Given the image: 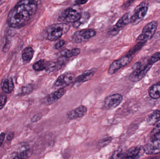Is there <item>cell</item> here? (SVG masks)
<instances>
[{
  "mask_svg": "<svg viewBox=\"0 0 160 159\" xmlns=\"http://www.w3.org/2000/svg\"><path fill=\"white\" fill-rule=\"evenodd\" d=\"M38 7L37 1H19L8 13L7 20L8 26L14 29L23 27L36 13Z\"/></svg>",
  "mask_w": 160,
  "mask_h": 159,
  "instance_id": "6da1fadb",
  "label": "cell"
},
{
  "mask_svg": "<svg viewBox=\"0 0 160 159\" xmlns=\"http://www.w3.org/2000/svg\"><path fill=\"white\" fill-rule=\"evenodd\" d=\"M70 28L69 24L63 22L52 24L45 30V37L49 41H56L68 32Z\"/></svg>",
  "mask_w": 160,
  "mask_h": 159,
  "instance_id": "7a4b0ae2",
  "label": "cell"
},
{
  "mask_svg": "<svg viewBox=\"0 0 160 159\" xmlns=\"http://www.w3.org/2000/svg\"><path fill=\"white\" fill-rule=\"evenodd\" d=\"M82 12L79 6L68 7L62 11L58 19L63 23H74L79 19Z\"/></svg>",
  "mask_w": 160,
  "mask_h": 159,
  "instance_id": "3957f363",
  "label": "cell"
},
{
  "mask_svg": "<svg viewBox=\"0 0 160 159\" xmlns=\"http://www.w3.org/2000/svg\"><path fill=\"white\" fill-rule=\"evenodd\" d=\"M148 7V3L142 2L135 7L133 14L130 17V22L132 25H137L143 20L147 14Z\"/></svg>",
  "mask_w": 160,
  "mask_h": 159,
  "instance_id": "277c9868",
  "label": "cell"
},
{
  "mask_svg": "<svg viewBox=\"0 0 160 159\" xmlns=\"http://www.w3.org/2000/svg\"><path fill=\"white\" fill-rule=\"evenodd\" d=\"M153 64L150 60H148L146 63L142 64L139 68L133 71L130 75L129 79L133 82H138L142 80L150 70Z\"/></svg>",
  "mask_w": 160,
  "mask_h": 159,
  "instance_id": "5b68a950",
  "label": "cell"
},
{
  "mask_svg": "<svg viewBox=\"0 0 160 159\" xmlns=\"http://www.w3.org/2000/svg\"><path fill=\"white\" fill-rule=\"evenodd\" d=\"M158 22L155 21L148 23L144 27L142 34L138 36L136 41L138 42H147L148 40H150L155 35L158 28Z\"/></svg>",
  "mask_w": 160,
  "mask_h": 159,
  "instance_id": "8992f818",
  "label": "cell"
},
{
  "mask_svg": "<svg viewBox=\"0 0 160 159\" xmlns=\"http://www.w3.org/2000/svg\"><path fill=\"white\" fill-rule=\"evenodd\" d=\"M144 151L148 155L158 153L160 151V133L151 135L149 143L144 146Z\"/></svg>",
  "mask_w": 160,
  "mask_h": 159,
  "instance_id": "52a82bcc",
  "label": "cell"
},
{
  "mask_svg": "<svg viewBox=\"0 0 160 159\" xmlns=\"http://www.w3.org/2000/svg\"><path fill=\"white\" fill-rule=\"evenodd\" d=\"M96 31L93 29H83L77 31L72 35L73 42L76 43H81L87 42L96 35Z\"/></svg>",
  "mask_w": 160,
  "mask_h": 159,
  "instance_id": "ba28073f",
  "label": "cell"
},
{
  "mask_svg": "<svg viewBox=\"0 0 160 159\" xmlns=\"http://www.w3.org/2000/svg\"><path fill=\"white\" fill-rule=\"evenodd\" d=\"M75 76L73 73L67 72L60 75L57 78L53 85V87L56 88H64L68 87L75 80Z\"/></svg>",
  "mask_w": 160,
  "mask_h": 159,
  "instance_id": "9c48e42d",
  "label": "cell"
},
{
  "mask_svg": "<svg viewBox=\"0 0 160 159\" xmlns=\"http://www.w3.org/2000/svg\"><path fill=\"white\" fill-rule=\"evenodd\" d=\"M132 57L125 56L121 58L114 61L110 65L108 70L109 74L113 75L117 72L120 69L127 66L132 61Z\"/></svg>",
  "mask_w": 160,
  "mask_h": 159,
  "instance_id": "30bf717a",
  "label": "cell"
},
{
  "mask_svg": "<svg viewBox=\"0 0 160 159\" xmlns=\"http://www.w3.org/2000/svg\"><path fill=\"white\" fill-rule=\"evenodd\" d=\"M123 96L118 93L112 94L105 99L104 108L106 110H112L117 107L123 101Z\"/></svg>",
  "mask_w": 160,
  "mask_h": 159,
  "instance_id": "8fae6325",
  "label": "cell"
},
{
  "mask_svg": "<svg viewBox=\"0 0 160 159\" xmlns=\"http://www.w3.org/2000/svg\"><path fill=\"white\" fill-rule=\"evenodd\" d=\"M130 22V18L128 13L124 14L117 22L116 24L112 27L110 31L111 35H117L119 32L126 25Z\"/></svg>",
  "mask_w": 160,
  "mask_h": 159,
  "instance_id": "7c38bea8",
  "label": "cell"
},
{
  "mask_svg": "<svg viewBox=\"0 0 160 159\" xmlns=\"http://www.w3.org/2000/svg\"><path fill=\"white\" fill-rule=\"evenodd\" d=\"M87 113V108L84 105H80L76 109L69 111L67 114L68 119L70 120L82 117Z\"/></svg>",
  "mask_w": 160,
  "mask_h": 159,
  "instance_id": "4fadbf2b",
  "label": "cell"
},
{
  "mask_svg": "<svg viewBox=\"0 0 160 159\" xmlns=\"http://www.w3.org/2000/svg\"><path fill=\"white\" fill-rule=\"evenodd\" d=\"M97 71L98 69L96 68H93V69L85 71L82 74L75 78L74 82L76 84H81L90 80L94 76Z\"/></svg>",
  "mask_w": 160,
  "mask_h": 159,
  "instance_id": "5bb4252c",
  "label": "cell"
},
{
  "mask_svg": "<svg viewBox=\"0 0 160 159\" xmlns=\"http://www.w3.org/2000/svg\"><path fill=\"white\" fill-rule=\"evenodd\" d=\"M142 148L138 146L133 147L123 153L121 159H139Z\"/></svg>",
  "mask_w": 160,
  "mask_h": 159,
  "instance_id": "9a60e30c",
  "label": "cell"
},
{
  "mask_svg": "<svg viewBox=\"0 0 160 159\" xmlns=\"http://www.w3.org/2000/svg\"><path fill=\"white\" fill-rule=\"evenodd\" d=\"M66 91L64 88L60 89L53 93L48 95L47 97V102L49 105L52 104L57 102L65 94Z\"/></svg>",
  "mask_w": 160,
  "mask_h": 159,
  "instance_id": "2e32d148",
  "label": "cell"
},
{
  "mask_svg": "<svg viewBox=\"0 0 160 159\" xmlns=\"http://www.w3.org/2000/svg\"><path fill=\"white\" fill-rule=\"evenodd\" d=\"M15 86L13 79L11 77L3 79L1 84V88L4 93L9 94L14 90Z\"/></svg>",
  "mask_w": 160,
  "mask_h": 159,
  "instance_id": "e0dca14e",
  "label": "cell"
},
{
  "mask_svg": "<svg viewBox=\"0 0 160 159\" xmlns=\"http://www.w3.org/2000/svg\"><path fill=\"white\" fill-rule=\"evenodd\" d=\"M81 53V49L76 48L71 49H65L59 52V55L62 58H70L73 57L78 56Z\"/></svg>",
  "mask_w": 160,
  "mask_h": 159,
  "instance_id": "ac0fdd59",
  "label": "cell"
},
{
  "mask_svg": "<svg viewBox=\"0 0 160 159\" xmlns=\"http://www.w3.org/2000/svg\"><path fill=\"white\" fill-rule=\"evenodd\" d=\"M148 93L152 99H158L160 98V81L149 88Z\"/></svg>",
  "mask_w": 160,
  "mask_h": 159,
  "instance_id": "d6986e66",
  "label": "cell"
},
{
  "mask_svg": "<svg viewBox=\"0 0 160 159\" xmlns=\"http://www.w3.org/2000/svg\"><path fill=\"white\" fill-rule=\"evenodd\" d=\"M147 123L150 125H154L160 121V110H156L148 115L146 119Z\"/></svg>",
  "mask_w": 160,
  "mask_h": 159,
  "instance_id": "ffe728a7",
  "label": "cell"
},
{
  "mask_svg": "<svg viewBox=\"0 0 160 159\" xmlns=\"http://www.w3.org/2000/svg\"><path fill=\"white\" fill-rule=\"evenodd\" d=\"M34 50L31 47L25 48L22 54V58L24 61L30 62L33 58L34 55Z\"/></svg>",
  "mask_w": 160,
  "mask_h": 159,
  "instance_id": "44dd1931",
  "label": "cell"
},
{
  "mask_svg": "<svg viewBox=\"0 0 160 159\" xmlns=\"http://www.w3.org/2000/svg\"><path fill=\"white\" fill-rule=\"evenodd\" d=\"M90 14L88 12H82L79 19L73 23V27L75 28H79L80 26L84 24L88 21L89 18H90Z\"/></svg>",
  "mask_w": 160,
  "mask_h": 159,
  "instance_id": "7402d4cb",
  "label": "cell"
},
{
  "mask_svg": "<svg viewBox=\"0 0 160 159\" xmlns=\"http://www.w3.org/2000/svg\"><path fill=\"white\" fill-rule=\"evenodd\" d=\"M49 62L45 60H40L34 63L33 65V69L35 71L40 72L47 70L48 65Z\"/></svg>",
  "mask_w": 160,
  "mask_h": 159,
  "instance_id": "603a6c76",
  "label": "cell"
},
{
  "mask_svg": "<svg viewBox=\"0 0 160 159\" xmlns=\"http://www.w3.org/2000/svg\"><path fill=\"white\" fill-rule=\"evenodd\" d=\"M146 42L145 41H142V42H138L137 44L132 47L129 50L128 52L127 53L126 56H129V57H132V56L134 54H135L137 51H139V50H140L143 47V46L145 44H146Z\"/></svg>",
  "mask_w": 160,
  "mask_h": 159,
  "instance_id": "cb8c5ba5",
  "label": "cell"
},
{
  "mask_svg": "<svg viewBox=\"0 0 160 159\" xmlns=\"http://www.w3.org/2000/svg\"><path fill=\"white\" fill-rule=\"evenodd\" d=\"M32 149L28 148L20 152L17 156L20 159H28L32 156Z\"/></svg>",
  "mask_w": 160,
  "mask_h": 159,
  "instance_id": "d4e9b609",
  "label": "cell"
},
{
  "mask_svg": "<svg viewBox=\"0 0 160 159\" xmlns=\"http://www.w3.org/2000/svg\"><path fill=\"white\" fill-rule=\"evenodd\" d=\"M34 88L33 85L32 84H28V85L24 86L22 87L21 89V93L22 95H27L30 94L33 90Z\"/></svg>",
  "mask_w": 160,
  "mask_h": 159,
  "instance_id": "484cf974",
  "label": "cell"
},
{
  "mask_svg": "<svg viewBox=\"0 0 160 159\" xmlns=\"http://www.w3.org/2000/svg\"><path fill=\"white\" fill-rule=\"evenodd\" d=\"M123 154L122 149H118L114 152L111 159H121Z\"/></svg>",
  "mask_w": 160,
  "mask_h": 159,
  "instance_id": "4316f807",
  "label": "cell"
},
{
  "mask_svg": "<svg viewBox=\"0 0 160 159\" xmlns=\"http://www.w3.org/2000/svg\"><path fill=\"white\" fill-rule=\"evenodd\" d=\"M149 59L150 61L154 64L156 63L159 61L160 60V52H156L154 53L150 58Z\"/></svg>",
  "mask_w": 160,
  "mask_h": 159,
  "instance_id": "83f0119b",
  "label": "cell"
},
{
  "mask_svg": "<svg viewBox=\"0 0 160 159\" xmlns=\"http://www.w3.org/2000/svg\"><path fill=\"white\" fill-rule=\"evenodd\" d=\"M112 141V138L111 137H107L104 138L100 141L99 143V146L100 147H103L109 145Z\"/></svg>",
  "mask_w": 160,
  "mask_h": 159,
  "instance_id": "f1b7e54d",
  "label": "cell"
},
{
  "mask_svg": "<svg viewBox=\"0 0 160 159\" xmlns=\"http://www.w3.org/2000/svg\"><path fill=\"white\" fill-rule=\"evenodd\" d=\"M7 101V97L5 94L0 95V110L2 109Z\"/></svg>",
  "mask_w": 160,
  "mask_h": 159,
  "instance_id": "f546056e",
  "label": "cell"
},
{
  "mask_svg": "<svg viewBox=\"0 0 160 159\" xmlns=\"http://www.w3.org/2000/svg\"><path fill=\"white\" fill-rule=\"evenodd\" d=\"M42 116H43V115L41 113L36 114L31 119V121L33 123L38 122L42 118Z\"/></svg>",
  "mask_w": 160,
  "mask_h": 159,
  "instance_id": "4dcf8cb0",
  "label": "cell"
},
{
  "mask_svg": "<svg viewBox=\"0 0 160 159\" xmlns=\"http://www.w3.org/2000/svg\"><path fill=\"white\" fill-rule=\"evenodd\" d=\"M65 44V41L63 40H61L58 41L56 44H55V48L56 49H59L63 47Z\"/></svg>",
  "mask_w": 160,
  "mask_h": 159,
  "instance_id": "1f68e13d",
  "label": "cell"
},
{
  "mask_svg": "<svg viewBox=\"0 0 160 159\" xmlns=\"http://www.w3.org/2000/svg\"><path fill=\"white\" fill-rule=\"evenodd\" d=\"M158 133H160V123L157 125L152 130V132H151V135Z\"/></svg>",
  "mask_w": 160,
  "mask_h": 159,
  "instance_id": "d6a6232c",
  "label": "cell"
},
{
  "mask_svg": "<svg viewBox=\"0 0 160 159\" xmlns=\"http://www.w3.org/2000/svg\"><path fill=\"white\" fill-rule=\"evenodd\" d=\"M14 136H15L14 133L13 132H10L8 133L6 138L8 142H10L14 139Z\"/></svg>",
  "mask_w": 160,
  "mask_h": 159,
  "instance_id": "836d02e7",
  "label": "cell"
},
{
  "mask_svg": "<svg viewBox=\"0 0 160 159\" xmlns=\"http://www.w3.org/2000/svg\"><path fill=\"white\" fill-rule=\"evenodd\" d=\"M10 46V41H7L6 43L5 44L3 48V51L5 52H7L8 51V49H9V48Z\"/></svg>",
  "mask_w": 160,
  "mask_h": 159,
  "instance_id": "e575fe53",
  "label": "cell"
},
{
  "mask_svg": "<svg viewBox=\"0 0 160 159\" xmlns=\"http://www.w3.org/2000/svg\"><path fill=\"white\" fill-rule=\"evenodd\" d=\"M5 133L3 132L2 133L0 134V147H1L2 145L4 140L5 138Z\"/></svg>",
  "mask_w": 160,
  "mask_h": 159,
  "instance_id": "d590c367",
  "label": "cell"
},
{
  "mask_svg": "<svg viewBox=\"0 0 160 159\" xmlns=\"http://www.w3.org/2000/svg\"><path fill=\"white\" fill-rule=\"evenodd\" d=\"M133 2H134L133 1H127V2H126L124 4V5H123V7H124V8H128V7H129Z\"/></svg>",
  "mask_w": 160,
  "mask_h": 159,
  "instance_id": "8d00e7d4",
  "label": "cell"
},
{
  "mask_svg": "<svg viewBox=\"0 0 160 159\" xmlns=\"http://www.w3.org/2000/svg\"><path fill=\"white\" fill-rule=\"evenodd\" d=\"M87 1H82V0H81V1H76L75 2V4L77 5L78 6L80 5H83L85 4L87 2Z\"/></svg>",
  "mask_w": 160,
  "mask_h": 159,
  "instance_id": "74e56055",
  "label": "cell"
},
{
  "mask_svg": "<svg viewBox=\"0 0 160 159\" xmlns=\"http://www.w3.org/2000/svg\"><path fill=\"white\" fill-rule=\"evenodd\" d=\"M4 2V1H1V0H0V6H1L2 5V4Z\"/></svg>",
  "mask_w": 160,
  "mask_h": 159,
  "instance_id": "f35d334b",
  "label": "cell"
},
{
  "mask_svg": "<svg viewBox=\"0 0 160 159\" xmlns=\"http://www.w3.org/2000/svg\"><path fill=\"white\" fill-rule=\"evenodd\" d=\"M19 159V158H18V157H17V156H15V157H14V158H13V159Z\"/></svg>",
  "mask_w": 160,
  "mask_h": 159,
  "instance_id": "ab89813d",
  "label": "cell"
},
{
  "mask_svg": "<svg viewBox=\"0 0 160 159\" xmlns=\"http://www.w3.org/2000/svg\"><path fill=\"white\" fill-rule=\"evenodd\" d=\"M157 2L159 3H160V1H157Z\"/></svg>",
  "mask_w": 160,
  "mask_h": 159,
  "instance_id": "60d3db41",
  "label": "cell"
}]
</instances>
